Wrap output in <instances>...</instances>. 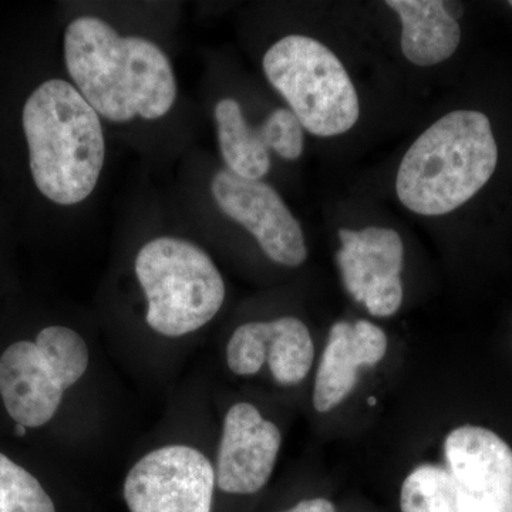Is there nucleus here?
<instances>
[{
    "label": "nucleus",
    "instance_id": "f257e3e1",
    "mask_svg": "<svg viewBox=\"0 0 512 512\" xmlns=\"http://www.w3.org/2000/svg\"><path fill=\"white\" fill-rule=\"evenodd\" d=\"M64 62L76 89L104 119L157 120L177 99L167 55L144 37H121L93 16L73 20L64 32Z\"/></svg>",
    "mask_w": 512,
    "mask_h": 512
},
{
    "label": "nucleus",
    "instance_id": "f03ea898",
    "mask_svg": "<svg viewBox=\"0 0 512 512\" xmlns=\"http://www.w3.org/2000/svg\"><path fill=\"white\" fill-rule=\"evenodd\" d=\"M30 177L53 204L86 200L103 170L106 143L97 111L73 84L49 79L33 89L20 113Z\"/></svg>",
    "mask_w": 512,
    "mask_h": 512
},
{
    "label": "nucleus",
    "instance_id": "7ed1b4c3",
    "mask_svg": "<svg viewBox=\"0 0 512 512\" xmlns=\"http://www.w3.org/2000/svg\"><path fill=\"white\" fill-rule=\"evenodd\" d=\"M498 146L490 119L454 110L431 124L402 158L396 194L421 217H443L463 207L491 180Z\"/></svg>",
    "mask_w": 512,
    "mask_h": 512
},
{
    "label": "nucleus",
    "instance_id": "20e7f679",
    "mask_svg": "<svg viewBox=\"0 0 512 512\" xmlns=\"http://www.w3.org/2000/svg\"><path fill=\"white\" fill-rule=\"evenodd\" d=\"M136 274L147 298L148 326L168 338L201 329L224 305L225 284L217 265L185 239L147 242L138 252Z\"/></svg>",
    "mask_w": 512,
    "mask_h": 512
},
{
    "label": "nucleus",
    "instance_id": "39448f33",
    "mask_svg": "<svg viewBox=\"0 0 512 512\" xmlns=\"http://www.w3.org/2000/svg\"><path fill=\"white\" fill-rule=\"evenodd\" d=\"M262 67L268 82L313 136H342L359 121L355 84L345 64L319 40L282 37L269 47Z\"/></svg>",
    "mask_w": 512,
    "mask_h": 512
},
{
    "label": "nucleus",
    "instance_id": "423d86ee",
    "mask_svg": "<svg viewBox=\"0 0 512 512\" xmlns=\"http://www.w3.org/2000/svg\"><path fill=\"white\" fill-rule=\"evenodd\" d=\"M215 470L197 448L167 446L128 471L124 500L131 512H212Z\"/></svg>",
    "mask_w": 512,
    "mask_h": 512
},
{
    "label": "nucleus",
    "instance_id": "0eeeda50",
    "mask_svg": "<svg viewBox=\"0 0 512 512\" xmlns=\"http://www.w3.org/2000/svg\"><path fill=\"white\" fill-rule=\"evenodd\" d=\"M211 192L220 210L254 235L268 258L279 265H302L308 258L305 234L299 221L274 187L218 171Z\"/></svg>",
    "mask_w": 512,
    "mask_h": 512
},
{
    "label": "nucleus",
    "instance_id": "6e6552de",
    "mask_svg": "<svg viewBox=\"0 0 512 512\" xmlns=\"http://www.w3.org/2000/svg\"><path fill=\"white\" fill-rule=\"evenodd\" d=\"M281 444V431L255 406L234 404L222 430L215 473L218 487L228 494L258 493L272 476Z\"/></svg>",
    "mask_w": 512,
    "mask_h": 512
},
{
    "label": "nucleus",
    "instance_id": "1a4fd4ad",
    "mask_svg": "<svg viewBox=\"0 0 512 512\" xmlns=\"http://www.w3.org/2000/svg\"><path fill=\"white\" fill-rule=\"evenodd\" d=\"M448 468L464 488L497 512H512V450L494 431L461 426L448 434Z\"/></svg>",
    "mask_w": 512,
    "mask_h": 512
},
{
    "label": "nucleus",
    "instance_id": "9d476101",
    "mask_svg": "<svg viewBox=\"0 0 512 512\" xmlns=\"http://www.w3.org/2000/svg\"><path fill=\"white\" fill-rule=\"evenodd\" d=\"M63 393L35 342L19 340L0 356V396L16 424L45 426L59 410Z\"/></svg>",
    "mask_w": 512,
    "mask_h": 512
},
{
    "label": "nucleus",
    "instance_id": "9b49d317",
    "mask_svg": "<svg viewBox=\"0 0 512 512\" xmlns=\"http://www.w3.org/2000/svg\"><path fill=\"white\" fill-rule=\"evenodd\" d=\"M387 352V336L369 320L335 323L318 373L313 404L319 413L338 407L356 386L359 367L376 366Z\"/></svg>",
    "mask_w": 512,
    "mask_h": 512
},
{
    "label": "nucleus",
    "instance_id": "f8f14e48",
    "mask_svg": "<svg viewBox=\"0 0 512 512\" xmlns=\"http://www.w3.org/2000/svg\"><path fill=\"white\" fill-rule=\"evenodd\" d=\"M386 5L402 23L400 47L414 66L444 63L457 52L461 28L456 16L441 0H389Z\"/></svg>",
    "mask_w": 512,
    "mask_h": 512
},
{
    "label": "nucleus",
    "instance_id": "ddd939ff",
    "mask_svg": "<svg viewBox=\"0 0 512 512\" xmlns=\"http://www.w3.org/2000/svg\"><path fill=\"white\" fill-rule=\"evenodd\" d=\"M338 262L343 284L357 302H363L367 285L376 279L400 276L404 262L403 239L392 228H342Z\"/></svg>",
    "mask_w": 512,
    "mask_h": 512
},
{
    "label": "nucleus",
    "instance_id": "4468645a",
    "mask_svg": "<svg viewBox=\"0 0 512 512\" xmlns=\"http://www.w3.org/2000/svg\"><path fill=\"white\" fill-rule=\"evenodd\" d=\"M218 143L229 173L259 181L271 170V156L258 127L249 126L241 104L231 97L218 101L214 109Z\"/></svg>",
    "mask_w": 512,
    "mask_h": 512
},
{
    "label": "nucleus",
    "instance_id": "2eb2a0df",
    "mask_svg": "<svg viewBox=\"0 0 512 512\" xmlns=\"http://www.w3.org/2000/svg\"><path fill=\"white\" fill-rule=\"evenodd\" d=\"M402 512H497L468 493L447 468L417 467L404 480Z\"/></svg>",
    "mask_w": 512,
    "mask_h": 512
},
{
    "label": "nucleus",
    "instance_id": "dca6fc26",
    "mask_svg": "<svg viewBox=\"0 0 512 512\" xmlns=\"http://www.w3.org/2000/svg\"><path fill=\"white\" fill-rule=\"evenodd\" d=\"M315 346L308 326L301 319L285 316L268 322V362L279 384L301 383L311 372Z\"/></svg>",
    "mask_w": 512,
    "mask_h": 512
},
{
    "label": "nucleus",
    "instance_id": "f3484780",
    "mask_svg": "<svg viewBox=\"0 0 512 512\" xmlns=\"http://www.w3.org/2000/svg\"><path fill=\"white\" fill-rule=\"evenodd\" d=\"M36 346L64 390L82 379L89 367V348L79 333L66 326H47L40 330Z\"/></svg>",
    "mask_w": 512,
    "mask_h": 512
},
{
    "label": "nucleus",
    "instance_id": "a211bd4d",
    "mask_svg": "<svg viewBox=\"0 0 512 512\" xmlns=\"http://www.w3.org/2000/svg\"><path fill=\"white\" fill-rule=\"evenodd\" d=\"M0 512H56L39 480L0 453Z\"/></svg>",
    "mask_w": 512,
    "mask_h": 512
},
{
    "label": "nucleus",
    "instance_id": "6ab92c4d",
    "mask_svg": "<svg viewBox=\"0 0 512 512\" xmlns=\"http://www.w3.org/2000/svg\"><path fill=\"white\" fill-rule=\"evenodd\" d=\"M268 355V322H251L239 326L229 339L227 363L238 376L256 375Z\"/></svg>",
    "mask_w": 512,
    "mask_h": 512
},
{
    "label": "nucleus",
    "instance_id": "aec40b11",
    "mask_svg": "<svg viewBox=\"0 0 512 512\" xmlns=\"http://www.w3.org/2000/svg\"><path fill=\"white\" fill-rule=\"evenodd\" d=\"M262 141L269 151L284 160L295 161L305 148V128L291 109H276L258 127Z\"/></svg>",
    "mask_w": 512,
    "mask_h": 512
},
{
    "label": "nucleus",
    "instance_id": "412c9836",
    "mask_svg": "<svg viewBox=\"0 0 512 512\" xmlns=\"http://www.w3.org/2000/svg\"><path fill=\"white\" fill-rule=\"evenodd\" d=\"M403 302V285L400 276L376 279L367 285L363 302L370 315L390 318L399 311Z\"/></svg>",
    "mask_w": 512,
    "mask_h": 512
},
{
    "label": "nucleus",
    "instance_id": "4be33fe9",
    "mask_svg": "<svg viewBox=\"0 0 512 512\" xmlns=\"http://www.w3.org/2000/svg\"><path fill=\"white\" fill-rule=\"evenodd\" d=\"M284 512H336L335 505L325 498H313V500H303L295 507L289 508Z\"/></svg>",
    "mask_w": 512,
    "mask_h": 512
},
{
    "label": "nucleus",
    "instance_id": "5701e85b",
    "mask_svg": "<svg viewBox=\"0 0 512 512\" xmlns=\"http://www.w3.org/2000/svg\"><path fill=\"white\" fill-rule=\"evenodd\" d=\"M376 402H377V400L375 399V397H370V399H369L370 406H375Z\"/></svg>",
    "mask_w": 512,
    "mask_h": 512
},
{
    "label": "nucleus",
    "instance_id": "b1692460",
    "mask_svg": "<svg viewBox=\"0 0 512 512\" xmlns=\"http://www.w3.org/2000/svg\"><path fill=\"white\" fill-rule=\"evenodd\" d=\"M510 6H511V8H512V0H511V2H510Z\"/></svg>",
    "mask_w": 512,
    "mask_h": 512
}]
</instances>
